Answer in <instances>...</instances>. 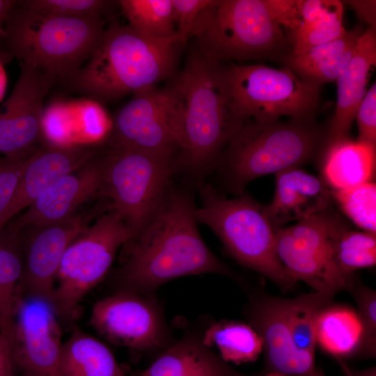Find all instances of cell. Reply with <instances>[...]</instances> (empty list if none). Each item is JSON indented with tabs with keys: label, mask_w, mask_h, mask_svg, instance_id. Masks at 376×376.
Instances as JSON below:
<instances>
[{
	"label": "cell",
	"mask_w": 376,
	"mask_h": 376,
	"mask_svg": "<svg viewBox=\"0 0 376 376\" xmlns=\"http://www.w3.org/2000/svg\"><path fill=\"white\" fill-rule=\"evenodd\" d=\"M196 207L189 192L171 187L145 228L123 245L112 276L116 292L152 296L169 281L201 274L235 279L201 236Z\"/></svg>",
	"instance_id": "1"
},
{
	"label": "cell",
	"mask_w": 376,
	"mask_h": 376,
	"mask_svg": "<svg viewBox=\"0 0 376 376\" xmlns=\"http://www.w3.org/2000/svg\"><path fill=\"white\" fill-rule=\"evenodd\" d=\"M165 89L178 144L175 169L204 174L244 123L233 101L229 65L197 49Z\"/></svg>",
	"instance_id": "2"
},
{
	"label": "cell",
	"mask_w": 376,
	"mask_h": 376,
	"mask_svg": "<svg viewBox=\"0 0 376 376\" xmlns=\"http://www.w3.org/2000/svg\"><path fill=\"white\" fill-rule=\"evenodd\" d=\"M185 44L177 33L153 38L112 19L90 58L60 82L99 102L114 101L155 88L172 75Z\"/></svg>",
	"instance_id": "3"
},
{
	"label": "cell",
	"mask_w": 376,
	"mask_h": 376,
	"mask_svg": "<svg viewBox=\"0 0 376 376\" xmlns=\"http://www.w3.org/2000/svg\"><path fill=\"white\" fill-rule=\"evenodd\" d=\"M327 144V125L316 118L249 120L231 139L218 164L228 188L240 195L257 178L320 159Z\"/></svg>",
	"instance_id": "4"
},
{
	"label": "cell",
	"mask_w": 376,
	"mask_h": 376,
	"mask_svg": "<svg viewBox=\"0 0 376 376\" xmlns=\"http://www.w3.org/2000/svg\"><path fill=\"white\" fill-rule=\"evenodd\" d=\"M99 15L40 17L16 1L5 28L2 62L15 58L60 81L80 68L106 29Z\"/></svg>",
	"instance_id": "5"
},
{
	"label": "cell",
	"mask_w": 376,
	"mask_h": 376,
	"mask_svg": "<svg viewBox=\"0 0 376 376\" xmlns=\"http://www.w3.org/2000/svg\"><path fill=\"white\" fill-rule=\"evenodd\" d=\"M191 36L201 53L221 62L282 60L291 52L265 0H211Z\"/></svg>",
	"instance_id": "6"
},
{
	"label": "cell",
	"mask_w": 376,
	"mask_h": 376,
	"mask_svg": "<svg viewBox=\"0 0 376 376\" xmlns=\"http://www.w3.org/2000/svg\"><path fill=\"white\" fill-rule=\"evenodd\" d=\"M201 205L196 207L198 224L207 226L240 264L267 277L283 290L295 283L276 251V230L261 205L248 194L228 198L209 185L200 189Z\"/></svg>",
	"instance_id": "7"
},
{
	"label": "cell",
	"mask_w": 376,
	"mask_h": 376,
	"mask_svg": "<svg viewBox=\"0 0 376 376\" xmlns=\"http://www.w3.org/2000/svg\"><path fill=\"white\" fill-rule=\"evenodd\" d=\"M175 159L149 152L109 147L102 196L132 238L151 220L171 189ZM131 238V239H132Z\"/></svg>",
	"instance_id": "8"
},
{
	"label": "cell",
	"mask_w": 376,
	"mask_h": 376,
	"mask_svg": "<svg viewBox=\"0 0 376 376\" xmlns=\"http://www.w3.org/2000/svg\"><path fill=\"white\" fill-rule=\"evenodd\" d=\"M131 238L112 210L75 237L64 253L56 277L52 305L58 319L67 322L75 320L84 297L104 278L118 250Z\"/></svg>",
	"instance_id": "9"
},
{
	"label": "cell",
	"mask_w": 376,
	"mask_h": 376,
	"mask_svg": "<svg viewBox=\"0 0 376 376\" xmlns=\"http://www.w3.org/2000/svg\"><path fill=\"white\" fill-rule=\"evenodd\" d=\"M231 92L240 118L269 121L281 116L315 118L322 86L290 70L263 64H229Z\"/></svg>",
	"instance_id": "10"
},
{
	"label": "cell",
	"mask_w": 376,
	"mask_h": 376,
	"mask_svg": "<svg viewBox=\"0 0 376 376\" xmlns=\"http://www.w3.org/2000/svg\"><path fill=\"white\" fill-rule=\"evenodd\" d=\"M340 219L331 207L276 230L278 258L295 283L302 281L314 291L335 295L356 281L343 276L333 259L331 237Z\"/></svg>",
	"instance_id": "11"
},
{
	"label": "cell",
	"mask_w": 376,
	"mask_h": 376,
	"mask_svg": "<svg viewBox=\"0 0 376 376\" xmlns=\"http://www.w3.org/2000/svg\"><path fill=\"white\" fill-rule=\"evenodd\" d=\"M91 324L113 343L141 351L172 344L163 311L154 295L116 292L93 306Z\"/></svg>",
	"instance_id": "12"
},
{
	"label": "cell",
	"mask_w": 376,
	"mask_h": 376,
	"mask_svg": "<svg viewBox=\"0 0 376 376\" xmlns=\"http://www.w3.org/2000/svg\"><path fill=\"white\" fill-rule=\"evenodd\" d=\"M109 147L134 150L175 159V126L165 88L133 95L116 114L107 141Z\"/></svg>",
	"instance_id": "13"
},
{
	"label": "cell",
	"mask_w": 376,
	"mask_h": 376,
	"mask_svg": "<svg viewBox=\"0 0 376 376\" xmlns=\"http://www.w3.org/2000/svg\"><path fill=\"white\" fill-rule=\"evenodd\" d=\"M7 100L0 107V154L3 157L36 151L42 140L44 101L57 82L26 64Z\"/></svg>",
	"instance_id": "14"
},
{
	"label": "cell",
	"mask_w": 376,
	"mask_h": 376,
	"mask_svg": "<svg viewBox=\"0 0 376 376\" xmlns=\"http://www.w3.org/2000/svg\"><path fill=\"white\" fill-rule=\"evenodd\" d=\"M58 318L43 299L24 297L18 308L12 359L23 376H61L63 344Z\"/></svg>",
	"instance_id": "15"
},
{
	"label": "cell",
	"mask_w": 376,
	"mask_h": 376,
	"mask_svg": "<svg viewBox=\"0 0 376 376\" xmlns=\"http://www.w3.org/2000/svg\"><path fill=\"white\" fill-rule=\"evenodd\" d=\"M87 226L85 216L73 214L58 222L21 229L24 297L38 298L52 304L64 253Z\"/></svg>",
	"instance_id": "16"
},
{
	"label": "cell",
	"mask_w": 376,
	"mask_h": 376,
	"mask_svg": "<svg viewBox=\"0 0 376 376\" xmlns=\"http://www.w3.org/2000/svg\"><path fill=\"white\" fill-rule=\"evenodd\" d=\"M106 171V149L79 169L68 173L46 189L20 216L9 223L21 230L31 226L53 224L66 219L81 204L99 194L102 196Z\"/></svg>",
	"instance_id": "17"
},
{
	"label": "cell",
	"mask_w": 376,
	"mask_h": 376,
	"mask_svg": "<svg viewBox=\"0 0 376 376\" xmlns=\"http://www.w3.org/2000/svg\"><path fill=\"white\" fill-rule=\"evenodd\" d=\"M247 312L251 326L262 339L270 372L285 376H323L315 366V356L300 352L292 340L286 321L285 299H253Z\"/></svg>",
	"instance_id": "18"
},
{
	"label": "cell",
	"mask_w": 376,
	"mask_h": 376,
	"mask_svg": "<svg viewBox=\"0 0 376 376\" xmlns=\"http://www.w3.org/2000/svg\"><path fill=\"white\" fill-rule=\"evenodd\" d=\"M100 145L42 144L31 156L7 210L0 218V228L27 208L46 189L65 175L88 162L102 149Z\"/></svg>",
	"instance_id": "19"
},
{
	"label": "cell",
	"mask_w": 376,
	"mask_h": 376,
	"mask_svg": "<svg viewBox=\"0 0 376 376\" xmlns=\"http://www.w3.org/2000/svg\"><path fill=\"white\" fill-rule=\"evenodd\" d=\"M333 203L331 190L321 177L292 168L276 173L275 193L265 207L276 230L290 221L299 222L324 211Z\"/></svg>",
	"instance_id": "20"
},
{
	"label": "cell",
	"mask_w": 376,
	"mask_h": 376,
	"mask_svg": "<svg viewBox=\"0 0 376 376\" xmlns=\"http://www.w3.org/2000/svg\"><path fill=\"white\" fill-rule=\"evenodd\" d=\"M375 65L376 32L375 28L369 26L359 37L354 55L336 81L337 102L327 125V144L350 138L356 112Z\"/></svg>",
	"instance_id": "21"
},
{
	"label": "cell",
	"mask_w": 376,
	"mask_h": 376,
	"mask_svg": "<svg viewBox=\"0 0 376 376\" xmlns=\"http://www.w3.org/2000/svg\"><path fill=\"white\" fill-rule=\"evenodd\" d=\"M141 376H246L231 368L203 336L189 334L172 343Z\"/></svg>",
	"instance_id": "22"
},
{
	"label": "cell",
	"mask_w": 376,
	"mask_h": 376,
	"mask_svg": "<svg viewBox=\"0 0 376 376\" xmlns=\"http://www.w3.org/2000/svg\"><path fill=\"white\" fill-rule=\"evenodd\" d=\"M320 159L321 178L331 190L373 182L376 147L350 138L326 146Z\"/></svg>",
	"instance_id": "23"
},
{
	"label": "cell",
	"mask_w": 376,
	"mask_h": 376,
	"mask_svg": "<svg viewBox=\"0 0 376 376\" xmlns=\"http://www.w3.org/2000/svg\"><path fill=\"white\" fill-rule=\"evenodd\" d=\"M363 33V29L357 26L333 41L299 54L290 53L281 61L285 68L304 79L322 86L336 82L354 55Z\"/></svg>",
	"instance_id": "24"
},
{
	"label": "cell",
	"mask_w": 376,
	"mask_h": 376,
	"mask_svg": "<svg viewBox=\"0 0 376 376\" xmlns=\"http://www.w3.org/2000/svg\"><path fill=\"white\" fill-rule=\"evenodd\" d=\"M21 230L9 223L0 228V334L12 344L15 318L24 298Z\"/></svg>",
	"instance_id": "25"
},
{
	"label": "cell",
	"mask_w": 376,
	"mask_h": 376,
	"mask_svg": "<svg viewBox=\"0 0 376 376\" xmlns=\"http://www.w3.org/2000/svg\"><path fill=\"white\" fill-rule=\"evenodd\" d=\"M343 3L337 0H301L297 28L288 40L292 54L333 41L347 31L343 25Z\"/></svg>",
	"instance_id": "26"
},
{
	"label": "cell",
	"mask_w": 376,
	"mask_h": 376,
	"mask_svg": "<svg viewBox=\"0 0 376 376\" xmlns=\"http://www.w3.org/2000/svg\"><path fill=\"white\" fill-rule=\"evenodd\" d=\"M60 372L61 376H124L110 349L77 327L63 344Z\"/></svg>",
	"instance_id": "27"
},
{
	"label": "cell",
	"mask_w": 376,
	"mask_h": 376,
	"mask_svg": "<svg viewBox=\"0 0 376 376\" xmlns=\"http://www.w3.org/2000/svg\"><path fill=\"white\" fill-rule=\"evenodd\" d=\"M363 338L362 324L357 311L330 304L320 313L317 323V344L338 357L359 352Z\"/></svg>",
	"instance_id": "28"
},
{
	"label": "cell",
	"mask_w": 376,
	"mask_h": 376,
	"mask_svg": "<svg viewBox=\"0 0 376 376\" xmlns=\"http://www.w3.org/2000/svg\"><path fill=\"white\" fill-rule=\"evenodd\" d=\"M331 251L338 272L354 281L355 271L376 264V233L354 230L341 218L332 235Z\"/></svg>",
	"instance_id": "29"
},
{
	"label": "cell",
	"mask_w": 376,
	"mask_h": 376,
	"mask_svg": "<svg viewBox=\"0 0 376 376\" xmlns=\"http://www.w3.org/2000/svg\"><path fill=\"white\" fill-rule=\"evenodd\" d=\"M203 343L215 345L226 362L240 364L256 361L263 351V341L251 325L231 320L212 324L203 336Z\"/></svg>",
	"instance_id": "30"
},
{
	"label": "cell",
	"mask_w": 376,
	"mask_h": 376,
	"mask_svg": "<svg viewBox=\"0 0 376 376\" xmlns=\"http://www.w3.org/2000/svg\"><path fill=\"white\" fill-rule=\"evenodd\" d=\"M335 295L317 291L285 299L288 327L296 347L315 356L316 328L322 311L332 304Z\"/></svg>",
	"instance_id": "31"
},
{
	"label": "cell",
	"mask_w": 376,
	"mask_h": 376,
	"mask_svg": "<svg viewBox=\"0 0 376 376\" xmlns=\"http://www.w3.org/2000/svg\"><path fill=\"white\" fill-rule=\"evenodd\" d=\"M119 8L137 31L157 38L176 33L172 0H120Z\"/></svg>",
	"instance_id": "32"
},
{
	"label": "cell",
	"mask_w": 376,
	"mask_h": 376,
	"mask_svg": "<svg viewBox=\"0 0 376 376\" xmlns=\"http://www.w3.org/2000/svg\"><path fill=\"white\" fill-rule=\"evenodd\" d=\"M333 201L363 231L376 233V185L366 182L350 188L331 190Z\"/></svg>",
	"instance_id": "33"
},
{
	"label": "cell",
	"mask_w": 376,
	"mask_h": 376,
	"mask_svg": "<svg viewBox=\"0 0 376 376\" xmlns=\"http://www.w3.org/2000/svg\"><path fill=\"white\" fill-rule=\"evenodd\" d=\"M20 5L40 17H77L108 14L118 1L107 0H23Z\"/></svg>",
	"instance_id": "34"
},
{
	"label": "cell",
	"mask_w": 376,
	"mask_h": 376,
	"mask_svg": "<svg viewBox=\"0 0 376 376\" xmlns=\"http://www.w3.org/2000/svg\"><path fill=\"white\" fill-rule=\"evenodd\" d=\"M357 304V314L363 328V338L359 353L375 356L376 352V293L371 288L357 284L348 289Z\"/></svg>",
	"instance_id": "35"
},
{
	"label": "cell",
	"mask_w": 376,
	"mask_h": 376,
	"mask_svg": "<svg viewBox=\"0 0 376 376\" xmlns=\"http://www.w3.org/2000/svg\"><path fill=\"white\" fill-rule=\"evenodd\" d=\"M36 151L0 158V218L10 205L22 174Z\"/></svg>",
	"instance_id": "36"
},
{
	"label": "cell",
	"mask_w": 376,
	"mask_h": 376,
	"mask_svg": "<svg viewBox=\"0 0 376 376\" xmlns=\"http://www.w3.org/2000/svg\"><path fill=\"white\" fill-rule=\"evenodd\" d=\"M357 141L376 147V84L367 90L356 112Z\"/></svg>",
	"instance_id": "37"
},
{
	"label": "cell",
	"mask_w": 376,
	"mask_h": 376,
	"mask_svg": "<svg viewBox=\"0 0 376 376\" xmlns=\"http://www.w3.org/2000/svg\"><path fill=\"white\" fill-rule=\"evenodd\" d=\"M211 0H172L176 33L187 42L203 10Z\"/></svg>",
	"instance_id": "38"
},
{
	"label": "cell",
	"mask_w": 376,
	"mask_h": 376,
	"mask_svg": "<svg viewBox=\"0 0 376 376\" xmlns=\"http://www.w3.org/2000/svg\"><path fill=\"white\" fill-rule=\"evenodd\" d=\"M274 20L291 31L299 25L300 0H265Z\"/></svg>",
	"instance_id": "39"
},
{
	"label": "cell",
	"mask_w": 376,
	"mask_h": 376,
	"mask_svg": "<svg viewBox=\"0 0 376 376\" xmlns=\"http://www.w3.org/2000/svg\"><path fill=\"white\" fill-rule=\"evenodd\" d=\"M350 3L362 20L375 28V1H351Z\"/></svg>",
	"instance_id": "40"
},
{
	"label": "cell",
	"mask_w": 376,
	"mask_h": 376,
	"mask_svg": "<svg viewBox=\"0 0 376 376\" xmlns=\"http://www.w3.org/2000/svg\"><path fill=\"white\" fill-rule=\"evenodd\" d=\"M16 0H0V60L2 61V43L5 33L6 24L10 12ZM3 63V62H2Z\"/></svg>",
	"instance_id": "41"
},
{
	"label": "cell",
	"mask_w": 376,
	"mask_h": 376,
	"mask_svg": "<svg viewBox=\"0 0 376 376\" xmlns=\"http://www.w3.org/2000/svg\"><path fill=\"white\" fill-rule=\"evenodd\" d=\"M10 365H13L12 344L6 337L0 334V370Z\"/></svg>",
	"instance_id": "42"
},
{
	"label": "cell",
	"mask_w": 376,
	"mask_h": 376,
	"mask_svg": "<svg viewBox=\"0 0 376 376\" xmlns=\"http://www.w3.org/2000/svg\"><path fill=\"white\" fill-rule=\"evenodd\" d=\"M7 84V78L5 70L3 68V63L0 60V102L3 97L5 94Z\"/></svg>",
	"instance_id": "43"
},
{
	"label": "cell",
	"mask_w": 376,
	"mask_h": 376,
	"mask_svg": "<svg viewBox=\"0 0 376 376\" xmlns=\"http://www.w3.org/2000/svg\"><path fill=\"white\" fill-rule=\"evenodd\" d=\"M349 376H375V369L370 368L365 371L358 373L355 375L350 374Z\"/></svg>",
	"instance_id": "44"
},
{
	"label": "cell",
	"mask_w": 376,
	"mask_h": 376,
	"mask_svg": "<svg viewBox=\"0 0 376 376\" xmlns=\"http://www.w3.org/2000/svg\"><path fill=\"white\" fill-rule=\"evenodd\" d=\"M0 376H13V365L8 366L1 369Z\"/></svg>",
	"instance_id": "45"
},
{
	"label": "cell",
	"mask_w": 376,
	"mask_h": 376,
	"mask_svg": "<svg viewBox=\"0 0 376 376\" xmlns=\"http://www.w3.org/2000/svg\"><path fill=\"white\" fill-rule=\"evenodd\" d=\"M265 376H285L281 373H278L276 372H269L268 374L265 375Z\"/></svg>",
	"instance_id": "46"
}]
</instances>
